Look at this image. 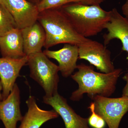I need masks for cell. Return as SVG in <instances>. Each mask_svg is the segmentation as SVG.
<instances>
[{
  "label": "cell",
  "instance_id": "21",
  "mask_svg": "<svg viewBox=\"0 0 128 128\" xmlns=\"http://www.w3.org/2000/svg\"><path fill=\"white\" fill-rule=\"evenodd\" d=\"M122 10L124 17L128 20V0H126V2L122 6Z\"/></svg>",
  "mask_w": 128,
  "mask_h": 128
},
{
  "label": "cell",
  "instance_id": "1",
  "mask_svg": "<svg viewBox=\"0 0 128 128\" xmlns=\"http://www.w3.org/2000/svg\"><path fill=\"white\" fill-rule=\"evenodd\" d=\"M78 71L72 75V78L78 83V89L72 92L70 99L78 101L84 94L91 99L96 96L109 97L114 93L117 81L122 73L120 68L108 73H101L94 70L92 65L84 64L77 65Z\"/></svg>",
  "mask_w": 128,
  "mask_h": 128
},
{
  "label": "cell",
  "instance_id": "18",
  "mask_svg": "<svg viewBox=\"0 0 128 128\" xmlns=\"http://www.w3.org/2000/svg\"><path fill=\"white\" fill-rule=\"evenodd\" d=\"M88 108L91 112L90 115L88 118V124L92 128H94L96 124L102 118L95 112V105L93 102L90 104Z\"/></svg>",
  "mask_w": 128,
  "mask_h": 128
},
{
  "label": "cell",
  "instance_id": "7",
  "mask_svg": "<svg viewBox=\"0 0 128 128\" xmlns=\"http://www.w3.org/2000/svg\"><path fill=\"white\" fill-rule=\"evenodd\" d=\"M0 4L11 15L18 28L29 26L38 21V6L28 0H0Z\"/></svg>",
  "mask_w": 128,
  "mask_h": 128
},
{
  "label": "cell",
  "instance_id": "3",
  "mask_svg": "<svg viewBox=\"0 0 128 128\" xmlns=\"http://www.w3.org/2000/svg\"><path fill=\"white\" fill-rule=\"evenodd\" d=\"M60 9L76 32L87 38L102 32L110 21V11L105 10L100 6H88L76 2L64 5Z\"/></svg>",
  "mask_w": 128,
  "mask_h": 128
},
{
  "label": "cell",
  "instance_id": "14",
  "mask_svg": "<svg viewBox=\"0 0 128 128\" xmlns=\"http://www.w3.org/2000/svg\"><path fill=\"white\" fill-rule=\"evenodd\" d=\"M24 50L26 56L42 52L46 41L44 28L38 21L33 24L21 29Z\"/></svg>",
  "mask_w": 128,
  "mask_h": 128
},
{
  "label": "cell",
  "instance_id": "10",
  "mask_svg": "<svg viewBox=\"0 0 128 128\" xmlns=\"http://www.w3.org/2000/svg\"><path fill=\"white\" fill-rule=\"evenodd\" d=\"M20 103V90L15 83L7 97L0 101V120L5 128H16L18 122L22 121Z\"/></svg>",
  "mask_w": 128,
  "mask_h": 128
},
{
  "label": "cell",
  "instance_id": "5",
  "mask_svg": "<svg viewBox=\"0 0 128 128\" xmlns=\"http://www.w3.org/2000/svg\"><path fill=\"white\" fill-rule=\"evenodd\" d=\"M92 99L95 112L104 120L108 128H119L121 120L128 112V97L110 98L96 96Z\"/></svg>",
  "mask_w": 128,
  "mask_h": 128
},
{
  "label": "cell",
  "instance_id": "13",
  "mask_svg": "<svg viewBox=\"0 0 128 128\" xmlns=\"http://www.w3.org/2000/svg\"><path fill=\"white\" fill-rule=\"evenodd\" d=\"M26 104L28 112L23 117L18 128H40L47 121L59 116V114L54 110L46 111L38 107L33 96L29 97Z\"/></svg>",
  "mask_w": 128,
  "mask_h": 128
},
{
  "label": "cell",
  "instance_id": "16",
  "mask_svg": "<svg viewBox=\"0 0 128 128\" xmlns=\"http://www.w3.org/2000/svg\"><path fill=\"white\" fill-rule=\"evenodd\" d=\"M16 28V22L11 15L0 4V36Z\"/></svg>",
  "mask_w": 128,
  "mask_h": 128
},
{
  "label": "cell",
  "instance_id": "6",
  "mask_svg": "<svg viewBox=\"0 0 128 128\" xmlns=\"http://www.w3.org/2000/svg\"><path fill=\"white\" fill-rule=\"evenodd\" d=\"M78 47V59L87 60L102 73H111L115 70L111 60V52L105 45L89 39Z\"/></svg>",
  "mask_w": 128,
  "mask_h": 128
},
{
  "label": "cell",
  "instance_id": "9",
  "mask_svg": "<svg viewBox=\"0 0 128 128\" xmlns=\"http://www.w3.org/2000/svg\"><path fill=\"white\" fill-rule=\"evenodd\" d=\"M28 59L27 56L18 59L0 58V78L2 86V100L7 97L13 89L16 80L20 76L21 69L27 64Z\"/></svg>",
  "mask_w": 128,
  "mask_h": 128
},
{
  "label": "cell",
  "instance_id": "20",
  "mask_svg": "<svg viewBox=\"0 0 128 128\" xmlns=\"http://www.w3.org/2000/svg\"><path fill=\"white\" fill-rule=\"evenodd\" d=\"M122 78L124 80L126 81V84L123 89L122 96L128 97V72L125 74Z\"/></svg>",
  "mask_w": 128,
  "mask_h": 128
},
{
  "label": "cell",
  "instance_id": "2",
  "mask_svg": "<svg viewBox=\"0 0 128 128\" xmlns=\"http://www.w3.org/2000/svg\"><path fill=\"white\" fill-rule=\"evenodd\" d=\"M38 21L46 34L44 47L46 49L61 44L79 46L89 40L80 35L60 8L48 9L40 12Z\"/></svg>",
  "mask_w": 128,
  "mask_h": 128
},
{
  "label": "cell",
  "instance_id": "19",
  "mask_svg": "<svg viewBox=\"0 0 128 128\" xmlns=\"http://www.w3.org/2000/svg\"><path fill=\"white\" fill-rule=\"evenodd\" d=\"M106 0H80V2L82 4L88 6H100Z\"/></svg>",
  "mask_w": 128,
  "mask_h": 128
},
{
  "label": "cell",
  "instance_id": "23",
  "mask_svg": "<svg viewBox=\"0 0 128 128\" xmlns=\"http://www.w3.org/2000/svg\"><path fill=\"white\" fill-rule=\"evenodd\" d=\"M28 0L33 4L37 5L42 0Z\"/></svg>",
  "mask_w": 128,
  "mask_h": 128
},
{
  "label": "cell",
  "instance_id": "15",
  "mask_svg": "<svg viewBox=\"0 0 128 128\" xmlns=\"http://www.w3.org/2000/svg\"><path fill=\"white\" fill-rule=\"evenodd\" d=\"M0 51L3 57L18 59L26 56L21 29L15 28L0 36Z\"/></svg>",
  "mask_w": 128,
  "mask_h": 128
},
{
  "label": "cell",
  "instance_id": "24",
  "mask_svg": "<svg viewBox=\"0 0 128 128\" xmlns=\"http://www.w3.org/2000/svg\"></svg>",
  "mask_w": 128,
  "mask_h": 128
},
{
  "label": "cell",
  "instance_id": "22",
  "mask_svg": "<svg viewBox=\"0 0 128 128\" xmlns=\"http://www.w3.org/2000/svg\"><path fill=\"white\" fill-rule=\"evenodd\" d=\"M2 86L1 81L0 80V101L2 100Z\"/></svg>",
  "mask_w": 128,
  "mask_h": 128
},
{
  "label": "cell",
  "instance_id": "17",
  "mask_svg": "<svg viewBox=\"0 0 128 128\" xmlns=\"http://www.w3.org/2000/svg\"><path fill=\"white\" fill-rule=\"evenodd\" d=\"M80 0H42L37 5L40 12L49 9L59 8L70 3L80 2Z\"/></svg>",
  "mask_w": 128,
  "mask_h": 128
},
{
  "label": "cell",
  "instance_id": "8",
  "mask_svg": "<svg viewBox=\"0 0 128 128\" xmlns=\"http://www.w3.org/2000/svg\"><path fill=\"white\" fill-rule=\"evenodd\" d=\"M44 102L50 105L64 120L66 128H91L88 118L77 114L68 104L67 101L58 92L51 96H44Z\"/></svg>",
  "mask_w": 128,
  "mask_h": 128
},
{
  "label": "cell",
  "instance_id": "12",
  "mask_svg": "<svg viewBox=\"0 0 128 128\" xmlns=\"http://www.w3.org/2000/svg\"><path fill=\"white\" fill-rule=\"evenodd\" d=\"M110 12V21L105 28L108 33L103 36L104 45L106 46L112 40L118 39L122 43V50L128 52V20L116 8Z\"/></svg>",
  "mask_w": 128,
  "mask_h": 128
},
{
  "label": "cell",
  "instance_id": "11",
  "mask_svg": "<svg viewBox=\"0 0 128 128\" xmlns=\"http://www.w3.org/2000/svg\"><path fill=\"white\" fill-rule=\"evenodd\" d=\"M43 52L48 58L57 60L58 63L60 71L65 78L71 76L77 68L78 65L76 63L79 58L78 45L66 44L59 50L46 49Z\"/></svg>",
  "mask_w": 128,
  "mask_h": 128
},
{
  "label": "cell",
  "instance_id": "4",
  "mask_svg": "<svg viewBox=\"0 0 128 128\" xmlns=\"http://www.w3.org/2000/svg\"><path fill=\"white\" fill-rule=\"evenodd\" d=\"M28 56L27 64L30 69V77L42 88L45 96H51L58 92V66L50 60L43 52Z\"/></svg>",
  "mask_w": 128,
  "mask_h": 128
}]
</instances>
